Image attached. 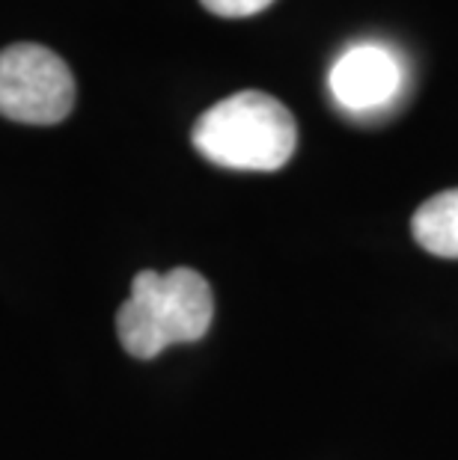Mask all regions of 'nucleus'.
Segmentation results:
<instances>
[{
    "instance_id": "nucleus-1",
    "label": "nucleus",
    "mask_w": 458,
    "mask_h": 460,
    "mask_svg": "<svg viewBox=\"0 0 458 460\" xmlns=\"http://www.w3.org/2000/svg\"><path fill=\"white\" fill-rule=\"evenodd\" d=\"M214 318L209 279L193 268L140 270L116 312V336L134 359H155L170 345L200 341Z\"/></svg>"
},
{
    "instance_id": "nucleus-2",
    "label": "nucleus",
    "mask_w": 458,
    "mask_h": 460,
    "mask_svg": "<svg viewBox=\"0 0 458 460\" xmlns=\"http://www.w3.org/2000/svg\"><path fill=\"white\" fill-rule=\"evenodd\" d=\"M191 143L223 170L274 172L295 155L298 125L274 95L245 90L211 104L193 122Z\"/></svg>"
},
{
    "instance_id": "nucleus-3",
    "label": "nucleus",
    "mask_w": 458,
    "mask_h": 460,
    "mask_svg": "<svg viewBox=\"0 0 458 460\" xmlns=\"http://www.w3.org/2000/svg\"><path fill=\"white\" fill-rule=\"evenodd\" d=\"M75 107V77L42 45L18 42L0 51V116L24 125H57Z\"/></svg>"
},
{
    "instance_id": "nucleus-4",
    "label": "nucleus",
    "mask_w": 458,
    "mask_h": 460,
    "mask_svg": "<svg viewBox=\"0 0 458 460\" xmlns=\"http://www.w3.org/2000/svg\"><path fill=\"white\" fill-rule=\"evenodd\" d=\"M402 90V63L384 45H355L330 68V93L352 113L382 111Z\"/></svg>"
},
{
    "instance_id": "nucleus-5",
    "label": "nucleus",
    "mask_w": 458,
    "mask_h": 460,
    "mask_svg": "<svg viewBox=\"0 0 458 460\" xmlns=\"http://www.w3.org/2000/svg\"><path fill=\"white\" fill-rule=\"evenodd\" d=\"M417 243L441 259H458V188L428 197L411 217Z\"/></svg>"
},
{
    "instance_id": "nucleus-6",
    "label": "nucleus",
    "mask_w": 458,
    "mask_h": 460,
    "mask_svg": "<svg viewBox=\"0 0 458 460\" xmlns=\"http://www.w3.org/2000/svg\"><path fill=\"white\" fill-rule=\"evenodd\" d=\"M200 4L220 18H247V15L262 13V9H268L274 0H200Z\"/></svg>"
}]
</instances>
